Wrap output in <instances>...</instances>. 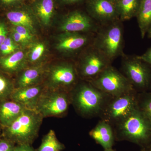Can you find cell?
Here are the masks:
<instances>
[{
	"label": "cell",
	"instance_id": "ac0fdd59",
	"mask_svg": "<svg viewBox=\"0 0 151 151\" xmlns=\"http://www.w3.org/2000/svg\"><path fill=\"white\" fill-rule=\"evenodd\" d=\"M24 59V53L20 50L0 57V71L11 76L16 75L25 67Z\"/></svg>",
	"mask_w": 151,
	"mask_h": 151
},
{
	"label": "cell",
	"instance_id": "7a4b0ae2",
	"mask_svg": "<svg viewBox=\"0 0 151 151\" xmlns=\"http://www.w3.org/2000/svg\"><path fill=\"white\" fill-rule=\"evenodd\" d=\"M113 128L116 140L129 141L142 148L151 143V124L139 106Z\"/></svg>",
	"mask_w": 151,
	"mask_h": 151
},
{
	"label": "cell",
	"instance_id": "4dcf8cb0",
	"mask_svg": "<svg viewBox=\"0 0 151 151\" xmlns=\"http://www.w3.org/2000/svg\"><path fill=\"white\" fill-rule=\"evenodd\" d=\"M15 146L14 143L6 138L2 137L0 139V151H13Z\"/></svg>",
	"mask_w": 151,
	"mask_h": 151
},
{
	"label": "cell",
	"instance_id": "603a6c76",
	"mask_svg": "<svg viewBox=\"0 0 151 151\" xmlns=\"http://www.w3.org/2000/svg\"><path fill=\"white\" fill-rule=\"evenodd\" d=\"M65 149V145L58 140L54 130L50 129L44 136L40 145L35 151H62Z\"/></svg>",
	"mask_w": 151,
	"mask_h": 151
},
{
	"label": "cell",
	"instance_id": "6da1fadb",
	"mask_svg": "<svg viewBox=\"0 0 151 151\" xmlns=\"http://www.w3.org/2000/svg\"><path fill=\"white\" fill-rule=\"evenodd\" d=\"M78 82L70 92L71 105L80 116L86 118L99 116L111 96L89 81Z\"/></svg>",
	"mask_w": 151,
	"mask_h": 151
},
{
	"label": "cell",
	"instance_id": "2e32d148",
	"mask_svg": "<svg viewBox=\"0 0 151 151\" xmlns=\"http://www.w3.org/2000/svg\"><path fill=\"white\" fill-rule=\"evenodd\" d=\"M89 135L104 150L112 148L116 140L112 126L102 120L90 131Z\"/></svg>",
	"mask_w": 151,
	"mask_h": 151
},
{
	"label": "cell",
	"instance_id": "8992f818",
	"mask_svg": "<svg viewBox=\"0 0 151 151\" xmlns=\"http://www.w3.org/2000/svg\"><path fill=\"white\" fill-rule=\"evenodd\" d=\"M71 105L70 92L45 88L41 95L35 110L44 118H62L67 114Z\"/></svg>",
	"mask_w": 151,
	"mask_h": 151
},
{
	"label": "cell",
	"instance_id": "836d02e7",
	"mask_svg": "<svg viewBox=\"0 0 151 151\" xmlns=\"http://www.w3.org/2000/svg\"><path fill=\"white\" fill-rule=\"evenodd\" d=\"M13 151H36L29 145H16Z\"/></svg>",
	"mask_w": 151,
	"mask_h": 151
},
{
	"label": "cell",
	"instance_id": "5b68a950",
	"mask_svg": "<svg viewBox=\"0 0 151 151\" xmlns=\"http://www.w3.org/2000/svg\"><path fill=\"white\" fill-rule=\"evenodd\" d=\"M88 81L111 97H117L135 90L125 75L111 65Z\"/></svg>",
	"mask_w": 151,
	"mask_h": 151
},
{
	"label": "cell",
	"instance_id": "1f68e13d",
	"mask_svg": "<svg viewBox=\"0 0 151 151\" xmlns=\"http://www.w3.org/2000/svg\"><path fill=\"white\" fill-rule=\"evenodd\" d=\"M9 35L13 39L14 41L16 43L18 44L19 45V44L22 45L24 44L27 43L29 42L28 41L26 40L21 35L19 34L17 32H16L14 30L10 28V27Z\"/></svg>",
	"mask_w": 151,
	"mask_h": 151
},
{
	"label": "cell",
	"instance_id": "8d00e7d4",
	"mask_svg": "<svg viewBox=\"0 0 151 151\" xmlns=\"http://www.w3.org/2000/svg\"><path fill=\"white\" fill-rule=\"evenodd\" d=\"M147 33H148V36L149 37L151 38V26L150 28H149Z\"/></svg>",
	"mask_w": 151,
	"mask_h": 151
},
{
	"label": "cell",
	"instance_id": "d6986e66",
	"mask_svg": "<svg viewBox=\"0 0 151 151\" xmlns=\"http://www.w3.org/2000/svg\"><path fill=\"white\" fill-rule=\"evenodd\" d=\"M4 19L11 25L22 26L30 31L34 28L33 19L30 13L18 7L5 11Z\"/></svg>",
	"mask_w": 151,
	"mask_h": 151
},
{
	"label": "cell",
	"instance_id": "e0dca14e",
	"mask_svg": "<svg viewBox=\"0 0 151 151\" xmlns=\"http://www.w3.org/2000/svg\"><path fill=\"white\" fill-rule=\"evenodd\" d=\"M26 108L11 98L0 101V124L2 129L9 126Z\"/></svg>",
	"mask_w": 151,
	"mask_h": 151
},
{
	"label": "cell",
	"instance_id": "4fadbf2b",
	"mask_svg": "<svg viewBox=\"0 0 151 151\" xmlns=\"http://www.w3.org/2000/svg\"><path fill=\"white\" fill-rule=\"evenodd\" d=\"M45 89L43 83L24 88L15 89L10 98L25 108L35 110L41 95Z\"/></svg>",
	"mask_w": 151,
	"mask_h": 151
},
{
	"label": "cell",
	"instance_id": "d590c367",
	"mask_svg": "<svg viewBox=\"0 0 151 151\" xmlns=\"http://www.w3.org/2000/svg\"><path fill=\"white\" fill-rule=\"evenodd\" d=\"M142 151H151V143L149 145L142 148Z\"/></svg>",
	"mask_w": 151,
	"mask_h": 151
},
{
	"label": "cell",
	"instance_id": "ffe728a7",
	"mask_svg": "<svg viewBox=\"0 0 151 151\" xmlns=\"http://www.w3.org/2000/svg\"><path fill=\"white\" fill-rule=\"evenodd\" d=\"M136 17L141 37L144 38L151 26V0H141Z\"/></svg>",
	"mask_w": 151,
	"mask_h": 151
},
{
	"label": "cell",
	"instance_id": "f35d334b",
	"mask_svg": "<svg viewBox=\"0 0 151 151\" xmlns=\"http://www.w3.org/2000/svg\"><path fill=\"white\" fill-rule=\"evenodd\" d=\"M111 1H112L113 2L116 3H117L118 2V1H119V0H111Z\"/></svg>",
	"mask_w": 151,
	"mask_h": 151
},
{
	"label": "cell",
	"instance_id": "484cf974",
	"mask_svg": "<svg viewBox=\"0 0 151 151\" xmlns=\"http://www.w3.org/2000/svg\"><path fill=\"white\" fill-rule=\"evenodd\" d=\"M138 106L151 124V94H148L139 101Z\"/></svg>",
	"mask_w": 151,
	"mask_h": 151
},
{
	"label": "cell",
	"instance_id": "5bb4252c",
	"mask_svg": "<svg viewBox=\"0 0 151 151\" xmlns=\"http://www.w3.org/2000/svg\"><path fill=\"white\" fill-rule=\"evenodd\" d=\"M90 37L81 33L63 32L58 39L57 48L65 53H74L88 44Z\"/></svg>",
	"mask_w": 151,
	"mask_h": 151
},
{
	"label": "cell",
	"instance_id": "cb8c5ba5",
	"mask_svg": "<svg viewBox=\"0 0 151 151\" xmlns=\"http://www.w3.org/2000/svg\"><path fill=\"white\" fill-rule=\"evenodd\" d=\"M14 89L12 76L0 71V101L10 98Z\"/></svg>",
	"mask_w": 151,
	"mask_h": 151
},
{
	"label": "cell",
	"instance_id": "74e56055",
	"mask_svg": "<svg viewBox=\"0 0 151 151\" xmlns=\"http://www.w3.org/2000/svg\"><path fill=\"white\" fill-rule=\"evenodd\" d=\"M104 151H115L114 150H113V149H106V150H104Z\"/></svg>",
	"mask_w": 151,
	"mask_h": 151
},
{
	"label": "cell",
	"instance_id": "277c9868",
	"mask_svg": "<svg viewBox=\"0 0 151 151\" xmlns=\"http://www.w3.org/2000/svg\"><path fill=\"white\" fill-rule=\"evenodd\" d=\"M124 30L120 20L102 24L95 33L92 44L111 62L124 55Z\"/></svg>",
	"mask_w": 151,
	"mask_h": 151
},
{
	"label": "cell",
	"instance_id": "8fae6325",
	"mask_svg": "<svg viewBox=\"0 0 151 151\" xmlns=\"http://www.w3.org/2000/svg\"><path fill=\"white\" fill-rule=\"evenodd\" d=\"M100 26L89 15L79 11H73L65 16L60 25L63 32L96 33Z\"/></svg>",
	"mask_w": 151,
	"mask_h": 151
},
{
	"label": "cell",
	"instance_id": "ab89813d",
	"mask_svg": "<svg viewBox=\"0 0 151 151\" xmlns=\"http://www.w3.org/2000/svg\"><path fill=\"white\" fill-rule=\"evenodd\" d=\"M1 132H2V127H1V124H0V135H1Z\"/></svg>",
	"mask_w": 151,
	"mask_h": 151
},
{
	"label": "cell",
	"instance_id": "e575fe53",
	"mask_svg": "<svg viewBox=\"0 0 151 151\" xmlns=\"http://www.w3.org/2000/svg\"><path fill=\"white\" fill-rule=\"evenodd\" d=\"M60 1L63 4H70L80 1L81 0H60Z\"/></svg>",
	"mask_w": 151,
	"mask_h": 151
},
{
	"label": "cell",
	"instance_id": "4316f807",
	"mask_svg": "<svg viewBox=\"0 0 151 151\" xmlns=\"http://www.w3.org/2000/svg\"><path fill=\"white\" fill-rule=\"evenodd\" d=\"M45 50V46L42 43H37L33 47L30 55V62L34 63L38 61Z\"/></svg>",
	"mask_w": 151,
	"mask_h": 151
},
{
	"label": "cell",
	"instance_id": "f546056e",
	"mask_svg": "<svg viewBox=\"0 0 151 151\" xmlns=\"http://www.w3.org/2000/svg\"><path fill=\"white\" fill-rule=\"evenodd\" d=\"M9 26L10 28L14 30L17 32L18 33L29 42L32 39V36L30 33V31L26 27L22 26L11 25L10 26L9 25Z\"/></svg>",
	"mask_w": 151,
	"mask_h": 151
},
{
	"label": "cell",
	"instance_id": "7402d4cb",
	"mask_svg": "<svg viewBox=\"0 0 151 151\" xmlns=\"http://www.w3.org/2000/svg\"><path fill=\"white\" fill-rule=\"evenodd\" d=\"M35 11L41 22L45 25L49 24L55 10L54 0H37L34 6Z\"/></svg>",
	"mask_w": 151,
	"mask_h": 151
},
{
	"label": "cell",
	"instance_id": "d4e9b609",
	"mask_svg": "<svg viewBox=\"0 0 151 151\" xmlns=\"http://www.w3.org/2000/svg\"><path fill=\"white\" fill-rule=\"evenodd\" d=\"M19 45L16 43L9 35L0 46V57L7 56L18 50Z\"/></svg>",
	"mask_w": 151,
	"mask_h": 151
},
{
	"label": "cell",
	"instance_id": "f1b7e54d",
	"mask_svg": "<svg viewBox=\"0 0 151 151\" xmlns=\"http://www.w3.org/2000/svg\"><path fill=\"white\" fill-rule=\"evenodd\" d=\"M9 27L4 18L0 19V46L9 35Z\"/></svg>",
	"mask_w": 151,
	"mask_h": 151
},
{
	"label": "cell",
	"instance_id": "ba28073f",
	"mask_svg": "<svg viewBox=\"0 0 151 151\" xmlns=\"http://www.w3.org/2000/svg\"><path fill=\"white\" fill-rule=\"evenodd\" d=\"M43 81L46 89L70 92L78 83L79 77L76 66L65 63L45 70Z\"/></svg>",
	"mask_w": 151,
	"mask_h": 151
},
{
	"label": "cell",
	"instance_id": "7c38bea8",
	"mask_svg": "<svg viewBox=\"0 0 151 151\" xmlns=\"http://www.w3.org/2000/svg\"><path fill=\"white\" fill-rule=\"evenodd\" d=\"M89 16L102 24L119 19L116 3L111 0H88Z\"/></svg>",
	"mask_w": 151,
	"mask_h": 151
},
{
	"label": "cell",
	"instance_id": "9c48e42d",
	"mask_svg": "<svg viewBox=\"0 0 151 151\" xmlns=\"http://www.w3.org/2000/svg\"><path fill=\"white\" fill-rule=\"evenodd\" d=\"M122 57V70L134 89L147 88L151 81V70L149 64L137 56H129L124 54Z\"/></svg>",
	"mask_w": 151,
	"mask_h": 151
},
{
	"label": "cell",
	"instance_id": "9a60e30c",
	"mask_svg": "<svg viewBox=\"0 0 151 151\" xmlns=\"http://www.w3.org/2000/svg\"><path fill=\"white\" fill-rule=\"evenodd\" d=\"M45 69L41 65L24 68L16 75L15 89L24 88L42 83Z\"/></svg>",
	"mask_w": 151,
	"mask_h": 151
},
{
	"label": "cell",
	"instance_id": "44dd1931",
	"mask_svg": "<svg viewBox=\"0 0 151 151\" xmlns=\"http://www.w3.org/2000/svg\"><path fill=\"white\" fill-rule=\"evenodd\" d=\"M141 0H119L116 3L119 19L122 22L137 16Z\"/></svg>",
	"mask_w": 151,
	"mask_h": 151
},
{
	"label": "cell",
	"instance_id": "d6a6232c",
	"mask_svg": "<svg viewBox=\"0 0 151 151\" xmlns=\"http://www.w3.org/2000/svg\"><path fill=\"white\" fill-rule=\"evenodd\" d=\"M138 58L142 60L147 64L151 65V47L147 50L144 54L137 56Z\"/></svg>",
	"mask_w": 151,
	"mask_h": 151
},
{
	"label": "cell",
	"instance_id": "3957f363",
	"mask_svg": "<svg viewBox=\"0 0 151 151\" xmlns=\"http://www.w3.org/2000/svg\"><path fill=\"white\" fill-rule=\"evenodd\" d=\"M43 119L36 111L26 108L12 124L2 129L1 137L16 145H31L37 137Z\"/></svg>",
	"mask_w": 151,
	"mask_h": 151
},
{
	"label": "cell",
	"instance_id": "60d3db41",
	"mask_svg": "<svg viewBox=\"0 0 151 151\" xmlns=\"http://www.w3.org/2000/svg\"><path fill=\"white\" fill-rule=\"evenodd\" d=\"M1 137H1V135H0V139H1Z\"/></svg>",
	"mask_w": 151,
	"mask_h": 151
},
{
	"label": "cell",
	"instance_id": "30bf717a",
	"mask_svg": "<svg viewBox=\"0 0 151 151\" xmlns=\"http://www.w3.org/2000/svg\"><path fill=\"white\" fill-rule=\"evenodd\" d=\"M111 63L91 43L76 68L79 77L89 81L99 75Z\"/></svg>",
	"mask_w": 151,
	"mask_h": 151
},
{
	"label": "cell",
	"instance_id": "83f0119b",
	"mask_svg": "<svg viewBox=\"0 0 151 151\" xmlns=\"http://www.w3.org/2000/svg\"><path fill=\"white\" fill-rule=\"evenodd\" d=\"M26 0H0V9L6 11L18 7Z\"/></svg>",
	"mask_w": 151,
	"mask_h": 151
},
{
	"label": "cell",
	"instance_id": "52a82bcc",
	"mask_svg": "<svg viewBox=\"0 0 151 151\" xmlns=\"http://www.w3.org/2000/svg\"><path fill=\"white\" fill-rule=\"evenodd\" d=\"M138 107V98L134 90L111 97L99 117L113 127L126 119Z\"/></svg>",
	"mask_w": 151,
	"mask_h": 151
}]
</instances>
